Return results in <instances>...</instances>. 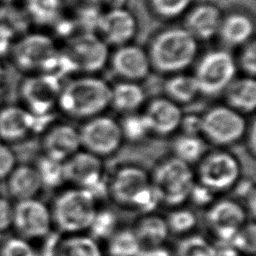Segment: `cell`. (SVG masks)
Masks as SVG:
<instances>
[{"instance_id": "obj_1", "label": "cell", "mask_w": 256, "mask_h": 256, "mask_svg": "<svg viewBox=\"0 0 256 256\" xmlns=\"http://www.w3.org/2000/svg\"><path fill=\"white\" fill-rule=\"evenodd\" d=\"M111 100V87L102 79L79 77L62 85L57 105L67 116L89 119L100 115Z\"/></svg>"}, {"instance_id": "obj_2", "label": "cell", "mask_w": 256, "mask_h": 256, "mask_svg": "<svg viewBox=\"0 0 256 256\" xmlns=\"http://www.w3.org/2000/svg\"><path fill=\"white\" fill-rule=\"evenodd\" d=\"M198 52V40L184 27L159 33L151 42L148 54L151 67L160 73L174 74L187 68Z\"/></svg>"}, {"instance_id": "obj_3", "label": "cell", "mask_w": 256, "mask_h": 256, "mask_svg": "<svg viewBox=\"0 0 256 256\" xmlns=\"http://www.w3.org/2000/svg\"><path fill=\"white\" fill-rule=\"evenodd\" d=\"M108 190L120 206L144 213L154 210L160 202L151 178L143 169L135 166L118 169L110 180Z\"/></svg>"}, {"instance_id": "obj_4", "label": "cell", "mask_w": 256, "mask_h": 256, "mask_svg": "<svg viewBox=\"0 0 256 256\" xmlns=\"http://www.w3.org/2000/svg\"><path fill=\"white\" fill-rule=\"evenodd\" d=\"M96 212L94 193L83 188H73L61 192L55 198L51 217L60 231L74 234L88 229Z\"/></svg>"}, {"instance_id": "obj_5", "label": "cell", "mask_w": 256, "mask_h": 256, "mask_svg": "<svg viewBox=\"0 0 256 256\" xmlns=\"http://www.w3.org/2000/svg\"><path fill=\"white\" fill-rule=\"evenodd\" d=\"M58 52L49 36L33 33L14 42L10 54L14 66L22 72L55 74Z\"/></svg>"}, {"instance_id": "obj_6", "label": "cell", "mask_w": 256, "mask_h": 256, "mask_svg": "<svg viewBox=\"0 0 256 256\" xmlns=\"http://www.w3.org/2000/svg\"><path fill=\"white\" fill-rule=\"evenodd\" d=\"M151 183L160 202L177 206L189 198L194 179L190 165L171 157L155 168Z\"/></svg>"}, {"instance_id": "obj_7", "label": "cell", "mask_w": 256, "mask_h": 256, "mask_svg": "<svg viewBox=\"0 0 256 256\" xmlns=\"http://www.w3.org/2000/svg\"><path fill=\"white\" fill-rule=\"evenodd\" d=\"M237 64L226 50H213L206 53L195 70V79L199 93L207 96L216 95L225 90L234 79Z\"/></svg>"}, {"instance_id": "obj_8", "label": "cell", "mask_w": 256, "mask_h": 256, "mask_svg": "<svg viewBox=\"0 0 256 256\" xmlns=\"http://www.w3.org/2000/svg\"><path fill=\"white\" fill-rule=\"evenodd\" d=\"M246 130L247 125L242 114L227 105L214 106L201 116V133L218 146L237 142Z\"/></svg>"}, {"instance_id": "obj_9", "label": "cell", "mask_w": 256, "mask_h": 256, "mask_svg": "<svg viewBox=\"0 0 256 256\" xmlns=\"http://www.w3.org/2000/svg\"><path fill=\"white\" fill-rule=\"evenodd\" d=\"M62 84L60 77L51 73H37L23 79L19 93L24 107L34 116L51 114L57 104Z\"/></svg>"}, {"instance_id": "obj_10", "label": "cell", "mask_w": 256, "mask_h": 256, "mask_svg": "<svg viewBox=\"0 0 256 256\" xmlns=\"http://www.w3.org/2000/svg\"><path fill=\"white\" fill-rule=\"evenodd\" d=\"M78 133L81 147L100 158L114 153L123 139L119 123L101 115L89 118Z\"/></svg>"}, {"instance_id": "obj_11", "label": "cell", "mask_w": 256, "mask_h": 256, "mask_svg": "<svg viewBox=\"0 0 256 256\" xmlns=\"http://www.w3.org/2000/svg\"><path fill=\"white\" fill-rule=\"evenodd\" d=\"M240 175L237 159L225 151L205 154L199 161V183L213 192L224 191L233 187Z\"/></svg>"}, {"instance_id": "obj_12", "label": "cell", "mask_w": 256, "mask_h": 256, "mask_svg": "<svg viewBox=\"0 0 256 256\" xmlns=\"http://www.w3.org/2000/svg\"><path fill=\"white\" fill-rule=\"evenodd\" d=\"M51 224L50 210L37 198L20 200L13 204L12 229L16 236L27 241L47 237Z\"/></svg>"}, {"instance_id": "obj_13", "label": "cell", "mask_w": 256, "mask_h": 256, "mask_svg": "<svg viewBox=\"0 0 256 256\" xmlns=\"http://www.w3.org/2000/svg\"><path fill=\"white\" fill-rule=\"evenodd\" d=\"M64 51L73 62L76 71L86 73L101 70L109 57L108 45L94 32H82L72 37Z\"/></svg>"}, {"instance_id": "obj_14", "label": "cell", "mask_w": 256, "mask_h": 256, "mask_svg": "<svg viewBox=\"0 0 256 256\" xmlns=\"http://www.w3.org/2000/svg\"><path fill=\"white\" fill-rule=\"evenodd\" d=\"M206 221L213 235L221 243H229L246 222V212L236 201L223 199L210 206Z\"/></svg>"}, {"instance_id": "obj_15", "label": "cell", "mask_w": 256, "mask_h": 256, "mask_svg": "<svg viewBox=\"0 0 256 256\" xmlns=\"http://www.w3.org/2000/svg\"><path fill=\"white\" fill-rule=\"evenodd\" d=\"M63 172L65 181L92 191L101 183L103 164L100 157L87 151H78L63 162Z\"/></svg>"}, {"instance_id": "obj_16", "label": "cell", "mask_w": 256, "mask_h": 256, "mask_svg": "<svg viewBox=\"0 0 256 256\" xmlns=\"http://www.w3.org/2000/svg\"><path fill=\"white\" fill-rule=\"evenodd\" d=\"M136 20L133 14L121 7L102 13L97 32L104 42L116 46L127 44L136 33Z\"/></svg>"}, {"instance_id": "obj_17", "label": "cell", "mask_w": 256, "mask_h": 256, "mask_svg": "<svg viewBox=\"0 0 256 256\" xmlns=\"http://www.w3.org/2000/svg\"><path fill=\"white\" fill-rule=\"evenodd\" d=\"M111 68L127 81L145 78L151 68L148 54L140 47L130 44L119 46L111 56Z\"/></svg>"}, {"instance_id": "obj_18", "label": "cell", "mask_w": 256, "mask_h": 256, "mask_svg": "<svg viewBox=\"0 0 256 256\" xmlns=\"http://www.w3.org/2000/svg\"><path fill=\"white\" fill-rule=\"evenodd\" d=\"M34 115L24 106H3L0 108V140L7 144L22 141L34 132Z\"/></svg>"}, {"instance_id": "obj_19", "label": "cell", "mask_w": 256, "mask_h": 256, "mask_svg": "<svg viewBox=\"0 0 256 256\" xmlns=\"http://www.w3.org/2000/svg\"><path fill=\"white\" fill-rule=\"evenodd\" d=\"M149 132L157 135H168L174 132L182 119V112L177 103L168 98H156L149 102L142 113Z\"/></svg>"}, {"instance_id": "obj_20", "label": "cell", "mask_w": 256, "mask_h": 256, "mask_svg": "<svg viewBox=\"0 0 256 256\" xmlns=\"http://www.w3.org/2000/svg\"><path fill=\"white\" fill-rule=\"evenodd\" d=\"M81 147L78 131L68 124H57L50 127L43 138L44 155L64 162Z\"/></svg>"}, {"instance_id": "obj_21", "label": "cell", "mask_w": 256, "mask_h": 256, "mask_svg": "<svg viewBox=\"0 0 256 256\" xmlns=\"http://www.w3.org/2000/svg\"><path fill=\"white\" fill-rule=\"evenodd\" d=\"M38 256H102V252L96 240L90 236L75 234L57 239L49 234Z\"/></svg>"}, {"instance_id": "obj_22", "label": "cell", "mask_w": 256, "mask_h": 256, "mask_svg": "<svg viewBox=\"0 0 256 256\" xmlns=\"http://www.w3.org/2000/svg\"><path fill=\"white\" fill-rule=\"evenodd\" d=\"M5 180L8 194L16 201L36 198L43 187L35 165H16Z\"/></svg>"}, {"instance_id": "obj_23", "label": "cell", "mask_w": 256, "mask_h": 256, "mask_svg": "<svg viewBox=\"0 0 256 256\" xmlns=\"http://www.w3.org/2000/svg\"><path fill=\"white\" fill-rule=\"evenodd\" d=\"M221 20L220 10L216 6L201 4L188 13L185 28L197 40H209L218 34Z\"/></svg>"}, {"instance_id": "obj_24", "label": "cell", "mask_w": 256, "mask_h": 256, "mask_svg": "<svg viewBox=\"0 0 256 256\" xmlns=\"http://www.w3.org/2000/svg\"><path fill=\"white\" fill-rule=\"evenodd\" d=\"M227 106L235 111L251 113L256 105V82L253 77L233 79L224 90Z\"/></svg>"}, {"instance_id": "obj_25", "label": "cell", "mask_w": 256, "mask_h": 256, "mask_svg": "<svg viewBox=\"0 0 256 256\" xmlns=\"http://www.w3.org/2000/svg\"><path fill=\"white\" fill-rule=\"evenodd\" d=\"M254 33L252 19L242 13H232L222 18L218 34L224 44L236 47L249 42Z\"/></svg>"}, {"instance_id": "obj_26", "label": "cell", "mask_w": 256, "mask_h": 256, "mask_svg": "<svg viewBox=\"0 0 256 256\" xmlns=\"http://www.w3.org/2000/svg\"><path fill=\"white\" fill-rule=\"evenodd\" d=\"M140 245L143 248L161 246L168 237V227L164 218L154 215H144L133 228Z\"/></svg>"}, {"instance_id": "obj_27", "label": "cell", "mask_w": 256, "mask_h": 256, "mask_svg": "<svg viewBox=\"0 0 256 256\" xmlns=\"http://www.w3.org/2000/svg\"><path fill=\"white\" fill-rule=\"evenodd\" d=\"M144 90L135 82H119L111 87L110 105L119 112H135L144 102Z\"/></svg>"}, {"instance_id": "obj_28", "label": "cell", "mask_w": 256, "mask_h": 256, "mask_svg": "<svg viewBox=\"0 0 256 256\" xmlns=\"http://www.w3.org/2000/svg\"><path fill=\"white\" fill-rule=\"evenodd\" d=\"M165 93L175 103H188L199 93V88L194 76L175 74L164 83Z\"/></svg>"}, {"instance_id": "obj_29", "label": "cell", "mask_w": 256, "mask_h": 256, "mask_svg": "<svg viewBox=\"0 0 256 256\" xmlns=\"http://www.w3.org/2000/svg\"><path fill=\"white\" fill-rule=\"evenodd\" d=\"M62 0H25L27 17L38 25H53L60 17Z\"/></svg>"}, {"instance_id": "obj_30", "label": "cell", "mask_w": 256, "mask_h": 256, "mask_svg": "<svg viewBox=\"0 0 256 256\" xmlns=\"http://www.w3.org/2000/svg\"><path fill=\"white\" fill-rule=\"evenodd\" d=\"M174 157L191 165L199 162L206 153V143L199 135L182 134L178 136L172 145Z\"/></svg>"}, {"instance_id": "obj_31", "label": "cell", "mask_w": 256, "mask_h": 256, "mask_svg": "<svg viewBox=\"0 0 256 256\" xmlns=\"http://www.w3.org/2000/svg\"><path fill=\"white\" fill-rule=\"evenodd\" d=\"M109 256H138L142 247L133 229H120L108 238Z\"/></svg>"}, {"instance_id": "obj_32", "label": "cell", "mask_w": 256, "mask_h": 256, "mask_svg": "<svg viewBox=\"0 0 256 256\" xmlns=\"http://www.w3.org/2000/svg\"><path fill=\"white\" fill-rule=\"evenodd\" d=\"M216 248L203 236L192 234L183 237L177 244L174 256H215Z\"/></svg>"}, {"instance_id": "obj_33", "label": "cell", "mask_w": 256, "mask_h": 256, "mask_svg": "<svg viewBox=\"0 0 256 256\" xmlns=\"http://www.w3.org/2000/svg\"><path fill=\"white\" fill-rule=\"evenodd\" d=\"M43 187L54 188L65 181L63 163L43 155L35 165Z\"/></svg>"}, {"instance_id": "obj_34", "label": "cell", "mask_w": 256, "mask_h": 256, "mask_svg": "<svg viewBox=\"0 0 256 256\" xmlns=\"http://www.w3.org/2000/svg\"><path fill=\"white\" fill-rule=\"evenodd\" d=\"M165 221L169 232L177 235H185L195 227L197 217L190 209L178 208L171 211Z\"/></svg>"}, {"instance_id": "obj_35", "label": "cell", "mask_w": 256, "mask_h": 256, "mask_svg": "<svg viewBox=\"0 0 256 256\" xmlns=\"http://www.w3.org/2000/svg\"><path fill=\"white\" fill-rule=\"evenodd\" d=\"M119 126L122 137L130 141L141 140L149 133V129L143 115L135 112L125 114L124 118L119 123Z\"/></svg>"}, {"instance_id": "obj_36", "label": "cell", "mask_w": 256, "mask_h": 256, "mask_svg": "<svg viewBox=\"0 0 256 256\" xmlns=\"http://www.w3.org/2000/svg\"><path fill=\"white\" fill-rule=\"evenodd\" d=\"M229 244L243 255L254 254L256 245V226L254 222H245L230 240Z\"/></svg>"}, {"instance_id": "obj_37", "label": "cell", "mask_w": 256, "mask_h": 256, "mask_svg": "<svg viewBox=\"0 0 256 256\" xmlns=\"http://www.w3.org/2000/svg\"><path fill=\"white\" fill-rule=\"evenodd\" d=\"M117 218L110 210L97 211L89 228L92 238H109L114 232L116 227Z\"/></svg>"}, {"instance_id": "obj_38", "label": "cell", "mask_w": 256, "mask_h": 256, "mask_svg": "<svg viewBox=\"0 0 256 256\" xmlns=\"http://www.w3.org/2000/svg\"><path fill=\"white\" fill-rule=\"evenodd\" d=\"M192 0H150L153 10L162 18L173 19L187 11Z\"/></svg>"}, {"instance_id": "obj_39", "label": "cell", "mask_w": 256, "mask_h": 256, "mask_svg": "<svg viewBox=\"0 0 256 256\" xmlns=\"http://www.w3.org/2000/svg\"><path fill=\"white\" fill-rule=\"evenodd\" d=\"M0 256H38V253L29 241L13 236L0 243Z\"/></svg>"}, {"instance_id": "obj_40", "label": "cell", "mask_w": 256, "mask_h": 256, "mask_svg": "<svg viewBox=\"0 0 256 256\" xmlns=\"http://www.w3.org/2000/svg\"><path fill=\"white\" fill-rule=\"evenodd\" d=\"M102 13L94 4H88V6L80 9L76 17V25L83 29V32H97L98 25L102 16Z\"/></svg>"}, {"instance_id": "obj_41", "label": "cell", "mask_w": 256, "mask_h": 256, "mask_svg": "<svg viewBox=\"0 0 256 256\" xmlns=\"http://www.w3.org/2000/svg\"><path fill=\"white\" fill-rule=\"evenodd\" d=\"M238 64L248 77H254L256 73V47L254 41L246 43L240 53Z\"/></svg>"}, {"instance_id": "obj_42", "label": "cell", "mask_w": 256, "mask_h": 256, "mask_svg": "<svg viewBox=\"0 0 256 256\" xmlns=\"http://www.w3.org/2000/svg\"><path fill=\"white\" fill-rule=\"evenodd\" d=\"M0 23L9 27L16 34L18 31L24 30L25 19L19 11L5 6L0 9Z\"/></svg>"}, {"instance_id": "obj_43", "label": "cell", "mask_w": 256, "mask_h": 256, "mask_svg": "<svg viewBox=\"0 0 256 256\" xmlns=\"http://www.w3.org/2000/svg\"><path fill=\"white\" fill-rule=\"evenodd\" d=\"M16 165L15 153L7 143L0 140V181L5 180Z\"/></svg>"}, {"instance_id": "obj_44", "label": "cell", "mask_w": 256, "mask_h": 256, "mask_svg": "<svg viewBox=\"0 0 256 256\" xmlns=\"http://www.w3.org/2000/svg\"><path fill=\"white\" fill-rule=\"evenodd\" d=\"M13 204L11 201L0 196V234H5L12 229Z\"/></svg>"}, {"instance_id": "obj_45", "label": "cell", "mask_w": 256, "mask_h": 256, "mask_svg": "<svg viewBox=\"0 0 256 256\" xmlns=\"http://www.w3.org/2000/svg\"><path fill=\"white\" fill-rule=\"evenodd\" d=\"M213 191L206 188L205 186L201 185L200 183L193 185L189 198L192 199L193 203L199 206L208 205L212 202L213 199Z\"/></svg>"}, {"instance_id": "obj_46", "label": "cell", "mask_w": 256, "mask_h": 256, "mask_svg": "<svg viewBox=\"0 0 256 256\" xmlns=\"http://www.w3.org/2000/svg\"><path fill=\"white\" fill-rule=\"evenodd\" d=\"M15 33L6 25L0 23V58L10 54L13 46Z\"/></svg>"}, {"instance_id": "obj_47", "label": "cell", "mask_w": 256, "mask_h": 256, "mask_svg": "<svg viewBox=\"0 0 256 256\" xmlns=\"http://www.w3.org/2000/svg\"><path fill=\"white\" fill-rule=\"evenodd\" d=\"M180 126L184 129V134L198 135L201 132V116L186 115L182 116Z\"/></svg>"}, {"instance_id": "obj_48", "label": "cell", "mask_w": 256, "mask_h": 256, "mask_svg": "<svg viewBox=\"0 0 256 256\" xmlns=\"http://www.w3.org/2000/svg\"><path fill=\"white\" fill-rule=\"evenodd\" d=\"M55 26V30L56 33L59 36H71L74 32V29L76 28V22L73 20H68V19H63V18H59L54 24Z\"/></svg>"}, {"instance_id": "obj_49", "label": "cell", "mask_w": 256, "mask_h": 256, "mask_svg": "<svg viewBox=\"0 0 256 256\" xmlns=\"http://www.w3.org/2000/svg\"><path fill=\"white\" fill-rule=\"evenodd\" d=\"M138 256H173V254L165 247L155 246L149 248H143Z\"/></svg>"}, {"instance_id": "obj_50", "label": "cell", "mask_w": 256, "mask_h": 256, "mask_svg": "<svg viewBox=\"0 0 256 256\" xmlns=\"http://www.w3.org/2000/svg\"><path fill=\"white\" fill-rule=\"evenodd\" d=\"M216 248L215 256H244L241 252L231 246L229 243H222Z\"/></svg>"}, {"instance_id": "obj_51", "label": "cell", "mask_w": 256, "mask_h": 256, "mask_svg": "<svg viewBox=\"0 0 256 256\" xmlns=\"http://www.w3.org/2000/svg\"><path fill=\"white\" fill-rule=\"evenodd\" d=\"M248 147L251 151V154H255V123L251 122L250 127H248Z\"/></svg>"}, {"instance_id": "obj_52", "label": "cell", "mask_w": 256, "mask_h": 256, "mask_svg": "<svg viewBox=\"0 0 256 256\" xmlns=\"http://www.w3.org/2000/svg\"><path fill=\"white\" fill-rule=\"evenodd\" d=\"M4 78V68L0 62V85H2V81Z\"/></svg>"}, {"instance_id": "obj_53", "label": "cell", "mask_w": 256, "mask_h": 256, "mask_svg": "<svg viewBox=\"0 0 256 256\" xmlns=\"http://www.w3.org/2000/svg\"><path fill=\"white\" fill-rule=\"evenodd\" d=\"M82 1H84V2H86L88 4H96V3H99V2H101L103 0H82Z\"/></svg>"}, {"instance_id": "obj_54", "label": "cell", "mask_w": 256, "mask_h": 256, "mask_svg": "<svg viewBox=\"0 0 256 256\" xmlns=\"http://www.w3.org/2000/svg\"><path fill=\"white\" fill-rule=\"evenodd\" d=\"M5 1H6V2H8V3H9V2H12V1H13V0H5Z\"/></svg>"}]
</instances>
